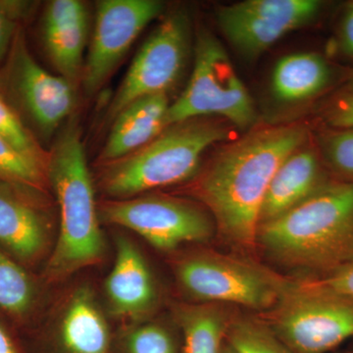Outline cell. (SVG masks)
Listing matches in <instances>:
<instances>
[{"label": "cell", "instance_id": "6da1fadb", "mask_svg": "<svg viewBox=\"0 0 353 353\" xmlns=\"http://www.w3.org/2000/svg\"><path fill=\"white\" fill-rule=\"evenodd\" d=\"M305 139L301 125H281L252 130L221 148L199 180L196 192L228 240L254 245L272 179Z\"/></svg>", "mask_w": 353, "mask_h": 353}, {"label": "cell", "instance_id": "7a4b0ae2", "mask_svg": "<svg viewBox=\"0 0 353 353\" xmlns=\"http://www.w3.org/2000/svg\"><path fill=\"white\" fill-rule=\"evenodd\" d=\"M257 240L279 263L330 272L353 260V183L322 185L260 225Z\"/></svg>", "mask_w": 353, "mask_h": 353}, {"label": "cell", "instance_id": "3957f363", "mask_svg": "<svg viewBox=\"0 0 353 353\" xmlns=\"http://www.w3.org/2000/svg\"><path fill=\"white\" fill-rule=\"evenodd\" d=\"M46 175L60 212L57 245L48 274L57 280L97 263L104 252L92 176L76 123L68 125L48 153Z\"/></svg>", "mask_w": 353, "mask_h": 353}, {"label": "cell", "instance_id": "277c9868", "mask_svg": "<svg viewBox=\"0 0 353 353\" xmlns=\"http://www.w3.org/2000/svg\"><path fill=\"white\" fill-rule=\"evenodd\" d=\"M229 136L226 127L202 118L166 128L148 145L109 164L102 189L109 196L130 199L183 182L196 173L203 153Z\"/></svg>", "mask_w": 353, "mask_h": 353}, {"label": "cell", "instance_id": "5b68a950", "mask_svg": "<svg viewBox=\"0 0 353 353\" xmlns=\"http://www.w3.org/2000/svg\"><path fill=\"white\" fill-rule=\"evenodd\" d=\"M194 71L187 88L170 104L167 128L206 116H219L241 129L253 126L256 111L224 46L210 32L197 34Z\"/></svg>", "mask_w": 353, "mask_h": 353}, {"label": "cell", "instance_id": "8992f818", "mask_svg": "<svg viewBox=\"0 0 353 353\" xmlns=\"http://www.w3.org/2000/svg\"><path fill=\"white\" fill-rule=\"evenodd\" d=\"M272 331L294 353H328L353 336V301L304 284L288 287Z\"/></svg>", "mask_w": 353, "mask_h": 353}, {"label": "cell", "instance_id": "52a82bcc", "mask_svg": "<svg viewBox=\"0 0 353 353\" xmlns=\"http://www.w3.org/2000/svg\"><path fill=\"white\" fill-rule=\"evenodd\" d=\"M190 46V20L185 14H171L146 39L109 106V122L132 102L166 94L185 68Z\"/></svg>", "mask_w": 353, "mask_h": 353}, {"label": "cell", "instance_id": "ba28073f", "mask_svg": "<svg viewBox=\"0 0 353 353\" xmlns=\"http://www.w3.org/2000/svg\"><path fill=\"white\" fill-rule=\"evenodd\" d=\"M99 215L104 222L131 230L161 250L208 240L213 232L212 223L203 211L173 197L145 196L106 201L99 208Z\"/></svg>", "mask_w": 353, "mask_h": 353}, {"label": "cell", "instance_id": "9c48e42d", "mask_svg": "<svg viewBox=\"0 0 353 353\" xmlns=\"http://www.w3.org/2000/svg\"><path fill=\"white\" fill-rule=\"evenodd\" d=\"M183 289L199 301L266 309L279 303L287 285L256 267L214 255H194L176 266Z\"/></svg>", "mask_w": 353, "mask_h": 353}, {"label": "cell", "instance_id": "30bf717a", "mask_svg": "<svg viewBox=\"0 0 353 353\" xmlns=\"http://www.w3.org/2000/svg\"><path fill=\"white\" fill-rule=\"evenodd\" d=\"M316 0H248L220 7L217 22L243 57L254 59L279 39L314 19Z\"/></svg>", "mask_w": 353, "mask_h": 353}, {"label": "cell", "instance_id": "8fae6325", "mask_svg": "<svg viewBox=\"0 0 353 353\" xmlns=\"http://www.w3.org/2000/svg\"><path fill=\"white\" fill-rule=\"evenodd\" d=\"M163 3L157 0H103L97 6L90 51L83 68L85 92L94 94L143 29L159 17Z\"/></svg>", "mask_w": 353, "mask_h": 353}, {"label": "cell", "instance_id": "7c38bea8", "mask_svg": "<svg viewBox=\"0 0 353 353\" xmlns=\"http://www.w3.org/2000/svg\"><path fill=\"white\" fill-rule=\"evenodd\" d=\"M11 79L23 105L46 132L54 131L75 105L74 85L37 63L18 34L14 41Z\"/></svg>", "mask_w": 353, "mask_h": 353}, {"label": "cell", "instance_id": "4fadbf2b", "mask_svg": "<svg viewBox=\"0 0 353 353\" xmlns=\"http://www.w3.org/2000/svg\"><path fill=\"white\" fill-rule=\"evenodd\" d=\"M88 11L78 0H54L43 16V37L51 62L72 85L82 78Z\"/></svg>", "mask_w": 353, "mask_h": 353}, {"label": "cell", "instance_id": "5bb4252c", "mask_svg": "<svg viewBox=\"0 0 353 353\" xmlns=\"http://www.w3.org/2000/svg\"><path fill=\"white\" fill-rule=\"evenodd\" d=\"M109 305L116 315L139 318L157 303V290L148 263L132 241L119 236L116 259L105 282Z\"/></svg>", "mask_w": 353, "mask_h": 353}, {"label": "cell", "instance_id": "9a60e30c", "mask_svg": "<svg viewBox=\"0 0 353 353\" xmlns=\"http://www.w3.org/2000/svg\"><path fill=\"white\" fill-rule=\"evenodd\" d=\"M167 94L150 95L132 102L113 120L112 129L101 152L104 163H112L137 152L166 129Z\"/></svg>", "mask_w": 353, "mask_h": 353}, {"label": "cell", "instance_id": "2e32d148", "mask_svg": "<svg viewBox=\"0 0 353 353\" xmlns=\"http://www.w3.org/2000/svg\"><path fill=\"white\" fill-rule=\"evenodd\" d=\"M317 157L310 150L290 154L272 179L262 206L260 225L284 214L321 188Z\"/></svg>", "mask_w": 353, "mask_h": 353}, {"label": "cell", "instance_id": "e0dca14e", "mask_svg": "<svg viewBox=\"0 0 353 353\" xmlns=\"http://www.w3.org/2000/svg\"><path fill=\"white\" fill-rule=\"evenodd\" d=\"M0 183V243L24 260L37 259L48 243L46 218Z\"/></svg>", "mask_w": 353, "mask_h": 353}, {"label": "cell", "instance_id": "ac0fdd59", "mask_svg": "<svg viewBox=\"0 0 353 353\" xmlns=\"http://www.w3.org/2000/svg\"><path fill=\"white\" fill-rule=\"evenodd\" d=\"M60 339L68 353H108V323L88 289L77 290L65 309Z\"/></svg>", "mask_w": 353, "mask_h": 353}, {"label": "cell", "instance_id": "d6986e66", "mask_svg": "<svg viewBox=\"0 0 353 353\" xmlns=\"http://www.w3.org/2000/svg\"><path fill=\"white\" fill-rule=\"evenodd\" d=\"M328 65L316 53L281 58L272 76V90L280 101L299 102L314 97L328 83Z\"/></svg>", "mask_w": 353, "mask_h": 353}, {"label": "cell", "instance_id": "ffe728a7", "mask_svg": "<svg viewBox=\"0 0 353 353\" xmlns=\"http://www.w3.org/2000/svg\"><path fill=\"white\" fill-rule=\"evenodd\" d=\"M185 353H222L229 327L224 312L212 305H183L176 310Z\"/></svg>", "mask_w": 353, "mask_h": 353}, {"label": "cell", "instance_id": "44dd1931", "mask_svg": "<svg viewBox=\"0 0 353 353\" xmlns=\"http://www.w3.org/2000/svg\"><path fill=\"white\" fill-rule=\"evenodd\" d=\"M34 294L29 276L0 252V308L12 314H23L31 307Z\"/></svg>", "mask_w": 353, "mask_h": 353}, {"label": "cell", "instance_id": "7402d4cb", "mask_svg": "<svg viewBox=\"0 0 353 353\" xmlns=\"http://www.w3.org/2000/svg\"><path fill=\"white\" fill-rule=\"evenodd\" d=\"M226 338L236 353H294L271 328L250 320L229 324Z\"/></svg>", "mask_w": 353, "mask_h": 353}, {"label": "cell", "instance_id": "603a6c76", "mask_svg": "<svg viewBox=\"0 0 353 353\" xmlns=\"http://www.w3.org/2000/svg\"><path fill=\"white\" fill-rule=\"evenodd\" d=\"M46 176L43 167L21 155L0 138V183L39 189Z\"/></svg>", "mask_w": 353, "mask_h": 353}, {"label": "cell", "instance_id": "cb8c5ba5", "mask_svg": "<svg viewBox=\"0 0 353 353\" xmlns=\"http://www.w3.org/2000/svg\"><path fill=\"white\" fill-rule=\"evenodd\" d=\"M0 138L6 141L16 152L32 162L43 167L46 171L48 153L32 138L31 132L22 124L12 109L0 97Z\"/></svg>", "mask_w": 353, "mask_h": 353}, {"label": "cell", "instance_id": "d4e9b609", "mask_svg": "<svg viewBox=\"0 0 353 353\" xmlns=\"http://www.w3.org/2000/svg\"><path fill=\"white\" fill-rule=\"evenodd\" d=\"M128 353H176L170 334L157 324L141 325L132 330L126 339Z\"/></svg>", "mask_w": 353, "mask_h": 353}, {"label": "cell", "instance_id": "484cf974", "mask_svg": "<svg viewBox=\"0 0 353 353\" xmlns=\"http://www.w3.org/2000/svg\"><path fill=\"white\" fill-rule=\"evenodd\" d=\"M326 153L336 170L353 176V128L329 137Z\"/></svg>", "mask_w": 353, "mask_h": 353}, {"label": "cell", "instance_id": "4316f807", "mask_svg": "<svg viewBox=\"0 0 353 353\" xmlns=\"http://www.w3.org/2000/svg\"><path fill=\"white\" fill-rule=\"evenodd\" d=\"M304 285L353 301V260L327 273L321 280L311 281Z\"/></svg>", "mask_w": 353, "mask_h": 353}, {"label": "cell", "instance_id": "83f0119b", "mask_svg": "<svg viewBox=\"0 0 353 353\" xmlns=\"http://www.w3.org/2000/svg\"><path fill=\"white\" fill-rule=\"evenodd\" d=\"M327 120L331 126L340 129L353 128V82L338 95L327 112Z\"/></svg>", "mask_w": 353, "mask_h": 353}, {"label": "cell", "instance_id": "f1b7e54d", "mask_svg": "<svg viewBox=\"0 0 353 353\" xmlns=\"http://www.w3.org/2000/svg\"><path fill=\"white\" fill-rule=\"evenodd\" d=\"M12 11L7 10V6L0 2V60L6 54L13 39L15 25L11 18Z\"/></svg>", "mask_w": 353, "mask_h": 353}, {"label": "cell", "instance_id": "f546056e", "mask_svg": "<svg viewBox=\"0 0 353 353\" xmlns=\"http://www.w3.org/2000/svg\"><path fill=\"white\" fill-rule=\"evenodd\" d=\"M341 44L347 54L353 57V3L348 7L341 30Z\"/></svg>", "mask_w": 353, "mask_h": 353}, {"label": "cell", "instance_id": "4dcf8cb0", "mask_svg": "<svg viewBox=\"0 0 353 353\" xmlns=\"http://www.w3.org/2000/svg\"><path fill=\"white\" fill-rule=\"evenodd\" d=\"M0 353H17L12 341L9 338L6 330L0 325Z\"/></svg>", "mask_w": 353, "mask_h": 353}, {"label": "cell", "instance_id": "1f68e13d", "mask_svg": "<svg viewBox=\"0 0 353 353\" xmlns=\"http://www.w3.org/2000/svg\"><path fill=\"white\" fill-rule=\"evenodd\" d=\"M222 353H236L234 352V348L229 345V343H224L223 345Z\"/></svg>", "mask_w": 353, "mask_h": 353}, {"label": "cell", "instance_id": "d6a6232c", "mask_svg": "<svg viewBox=\"0 0 353 353\" xmlns=\"http://www.w3.org/2000/svg\"><path fill=\"white\" fill-rule=\"evenodd\" d=\"M352 353H353V352H352Z\"/></svg>", "mask_w": 353, "mask_h": 353}]
</instances>
